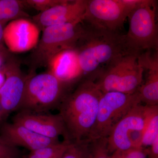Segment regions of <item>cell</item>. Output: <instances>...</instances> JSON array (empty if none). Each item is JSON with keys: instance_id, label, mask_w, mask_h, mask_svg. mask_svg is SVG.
I'll return each instance as SVG.
<instances>
[{"instance_id": "2", "label": "cell", "mask_w": 158, "mask_h": 158, "mask_svg": "<svg viewBox=\"0 0 158 158\" xmlns=\"http://www.w3.org/2000/svg\"><path fill=\"white\" fill-rule=\"evenodd\" d=\"M102 94L94 80L88 78L61 102L59 113L71 142L81 143L88 139L96 120Z\"/></svg>"}, {"instance_id": "29", "label": "cell", "mask_w": 158, "mask_h": 158, "mask_svg": "<svg viewBox=\"0 0 158 158\" xmlns=\"http://www.w3.org/2000/svg\"><path fill=\"white\" fill-rule=\"evenodd\" d=\"M2 114H1V112H0V119H2Z\"/></svg>"}, {"instance_id": "4", "label": "cell", "mask_w": 158, "mask_h": 158, "mask_svg": "<svg viewBox=\"0 0 158 158\" xmlns=\"http://www.w3.org/2000/svg\"><path fill=\"white\" fill-rule=\"evenodd\" d=\"M68 88L48 72L26 76L23 96L18 111L48 113L59 108Z\"/></svg>"}, {"instance_id": "22", "label": "cell", "mask_w": 158, "mask_h": 158, "mask_svg": "<svg viewBox=\"0 0 158 158\" xmlns=\"http://www.w3.org/2000/svg\"><path fill=\"white\" fill-rule=\"evenodd\" d=\"M60 158H87V148L85 141L79 143L70 142Z\"/></svg>"}, {"instance_id": "27", "label": "cell", "mask_w": 158, "mask_h": 158, "mask_svg": "<svg viewBox=\"0 0 158 158\" xmlns=\"http://www.w3.org/2000/svg\"><path fill=\"white\" fill-rule=\"evenodd\" d=\"M110 158H125L122 151H116L110 155Z\"/></svg>"}, {"instance_id": "11", "label": "cell", "mask_w": 158, "mask_h": 158, "mask_svg": "<svg viewBox=\"0 0 158 158\" xmlns=\"http://www.w3.org/2000/svg\"><path fill=\"white\" fill-rule=\"evenodd\" d=\"M12 122L46 138L59 140V137L62 136L64 140L69 141L65 123L59 113L19 111L13 116Z\"/></svg>"}, {"instance_id": "21", "label": "cell", "mask_w": 158, "mask_h": 158, "mask_svg": "<svg viewBox=\"0 0 158 158\" xmlns=\"http://www.w3.org/2000/svg\"><path fill=\"white\" fill-rule=\"evenodd\" d=\"M66 0H23L26 6L33 8L40 12L65 2Z\"/></svg>"}, {"instance_id": "7", "label": "cell", "mask_w": 158, "mask_h": 158, "mask_svg": "<svg viewBox=\"0 0 158 158\" xmlns=\"http://www.w3.org/2000/svg\"><path fill=\"white\" fill-rule=\"evenodd\" d=\"M156 106L138 104L118 122L107 138L110 155L116 151L141 147L148 122Z\"/></svg>"}, {"instance_id": "5", "label": "cell", "mask_w": 158, "mask_h": 158, "mask_svg": "<svg viewBox=\"0 0 158 158\" xmlns=\"http://www.w3.org/2000/svg\"><path fill=\"white\" fill-rule=\"evenodd\" d=\"M140 54L122 57L97 77L94 81L102 93L133 94L138 91L144 77V69L138 58Z\"/></svg>"}, {"instance_id": "13", "label": "cell", "mask_w": 158, "mask_h": 158, "mask_svg": "<svg viewBox=\"0 0 158 158\" xmlns=\"http://www.w3.org/2000/svg\"><path fill=\"white\" fill-rule=\"evenodd\" d=\"M87 3V0H66L62 4L34 15L31 20L40 31L51 26L83 21Z\"/></svg>"}, {"instance_id": "25", "label": "cell", "mask_w": 158, "mask_h": 158, "mask_svg": "<svg viewBox=\"0 0 158 158\" xmlns=\"http://www.w3.org/2000/svg\"><path fill=\"white\" fill-rule=\"evenodd\" d=\"M9 51H4L0 49V68H1L6 59L10 56Z\"/></svg>"}, {"instance_id": "16", "label": "cell", "mask_w": 158, "mask_h": 158, "mask_svg": "<svg viewBox=\"0 0 158 158\" xmlns=\"http://www.w3.org/2000/svg\"><path fill=\"white\" fill-rule=\"evenodd\" d=\"M139 61L146 71V80L138 90L141 103L148 106H158V55L157 52L141 54Z\"/></svg>"}, {"instance_id": "14", "label": "cell", "mask_w": 158, "mask_h": 158, "mask_svg": "<svg viewBox=\"0 0 158 158\" xmlns=\"http://www.w3.org/2000/svg\"><path fill=\"white\" fill-rule=\"evenodd\" d=\"M0 138L12 147H21L30 151L60 142L40 135L21 125L5 123L0 129Z\"/></svg>"}, {"instance_id": "19", "label": "cell", "mask_w": 158, "mask_h": 158, "mask_svg": "<svg viewBox=\"0 0 158 158\" xmlns=\"http://www.w3.org/2000/svg\"><path fill=\"white\" fill-rule=\"evenodd\" d=\"M158 137V106L152 113L144 131L141 147H149L153 141Z\"/></svg>"}, {"instance_id": "9", "label": "cell", "mask_w": 158, "mask_h": 158, "mask_svg": "<svg viewBox=\"0 0 158 158\" xmlns=\"http://www.w3.org/2000/svg\"><path fill=\"white\" fill-rule=\"evenodd\" d=\"M132 11L124 0H87L83 21L97 28L118 32Z\"/></svg>"}, {"instance_id": "17", "label": "cell", "mask_w": 158, "mask_h": 158, "mask_svg": "<svg viewBox=\"0 0 158 158\" xmlns=\"http://www.w3.org/2000/svg\"><path fill=\"white\" fill-rule=\"evenodd\" d=\"M25 5L23 0H0V23H6L30 15L24 10Z\"/></svg>"}, {"instance_id": "3", "label": "cell", "mask_w": 158, "mask_h": 158, "mask_svg": "<svg viewBox=\"0 0 158 158\" xmlns=\"http://www.w3.org/2000/svg\"><path fill=\"white\" fill-rule=\"evenodd\" d=\"M83 21L51 26L43 31L41 38L29 56L28 74L47 67L55 56L68 49L75 48L81 36Z\"/></svg>"}, {"instance_id": "26", "label": "cell", "mask_w": 158, "mask_h": 158, "mask_svg": "<svg viewBox=\"0 0 158 158\" xmlns=\"http://www.w3.org/2000/svg\"><path fill=\"white\" fill-rule=\"evenodd\" d=\"M2 23H0V49L4 51H9L6 48L3 40V32L5 27Z\"/></svg>"}, {"instance_id": "20", "label": "cell", "mask_w": 158, "mask_h": 158, "mask_svg": "<svg viewBox=\"0 0 158 158\" xmlns=\"http://www.w3.org/2000/svg\"><path fill=\"white\" fill-rule=\"evenodd\" d=\"M87 158H110L108 152L107 138L85 141Z\"/></svg>"}, {"instance_id": "6", "label": "cell", "mask_w": 158, "mask_h": 158, "mask_svg": "<svg viewBox=\"0 0 158 158\" xmlns=\"http://www.w3.org/2000/svg\"><path fill=\"white\" fill-rule=\"evenodd\" d=\"M140 103L141 102L138 91L133 94L102 93L96 120L86 141L107 138L118 122Z\"/></svg>"}, {"instance_id": "8", "label": "cell", "mask_w": 158, "mask_h": 158, "mask_svg": "<svg viewBox=\"0 0 158 158\" xmlns=\"http://www.w3.org/2000/svg\"><path fill=\"white\" fill-rule=\"evenodd\" d=\"M154 2L144 0L128 18L129 28L126 39L131 49L138 53L158 51V31Z\"/></svg>"}, {"instance_id": "18", "label": "cell", "mask_w": 158, "mask_h": 158, "mask_svg": "<svg viewBox=\"0 0 158 158\" xmlns=\"http://www.w3.org/2000/svg\"><path fill=\"white\" fill-rule=\"evenodd\" d=\"M70 141L64 140L31 152L26 158H60L68 148Z\"/></svg>"}, {"instance_id": "1", "label": "cell", "mask_w": 158, "mask_h": 158, "mask_svg": "<svg viewBox=\"0 0 158 158\" xmlns=\"http://www.w3.org/2000/svg\"><path fill=\"white\" fill-rule=\"evenodd\" d=\"M83 76L95 78L122 57L138 53L131 49L125 35L97 28L88 24L83 27L75 47ZM139 54V53H138Z\"/></svg>"}, {"instance_id": "24", "label": "cell", "mask_w": 158, "mask_h": 158, "mask_svg": "<svg viewBox=\"0 0 158 158\" xmlns=\"http://www.w3.org/2000/svg\"><path fill=\"white\" fill-rule=\"evenodd\" d=\"M148 158H158V137L148 147Z\"/></svg>"}, {"instance_id": "10", "label": "cell", "mask_w": 158, "mask_h": 158, "mask_svg": "<svg viewBox=\"0 0 158 158\" xmlns=\"http://www.w3.org/2000/svg\"><path fill=\"white\" fill-rule=\"evenodd\" d=\"M6 80L0 90V112L2 118L18 111L23 96L26 77L17 59L9 56L2 66Z\"/></svg>"}, {"instance_id": "12", "label": "cell", "mask_w": 158, "mask_h": 158, "mask_svg": "<svg viewBox=\"0 0 158 158\" xmlns=\"http://www.w3.org/2000/svg\"><path fill=\"white\" fill-rule=\"evenodd\" d=\"M40 31L32 20L21 18L11 21L4 27V44L12 52L31 50L38 44Z\"/></svg>"}, {"instance_id": "28", "label": "cell", "mask_w": 158, "mask_h": 158, "mask_svg": "<svg viewBox=\"0 0 158 158\" xmlns=\"http://www.w3.org/2000/svg\"><path fill=\"white\" fill-rule=\"evenodd\" d=\"M5 80H6V76L2 66L0 68V90L4 85Z\"/></svg>"}, {"instance_id": "23", "label": "cell", "mask_w": 158, "mask_h": 158, "mask_svg": "<svg viewBox=\"0 0 158 158\" xmlns=\"http://www.w3.org/2000/svg\"><path fill=\"white\" fill-rule=\"evenodd\" d=\"M22 157V153L19 148L10 146L0 138V158Z\"/></svg>"}, {"instance_id": "15", "label": "cell", "mask_w": 158, "mask_h": 158, "mask_svg": "<svg viewBox=\"0 0 158 158\" xmlns=\"http://www.w3.org/2000/svg\"><path fill=\"white\" fill-rule=\"evenodd\" d=\"M47 67L48 72L68 88L83 76L75 48L60 52L52 59Z\"/></svg>"}]
</instances>
